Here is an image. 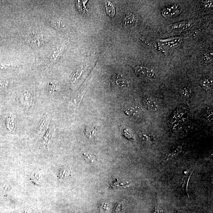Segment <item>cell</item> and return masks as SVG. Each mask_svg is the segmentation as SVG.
<instances>
[{"instance_id":"obj_1","label":"cell","mask_w":213,"mask_h":213,"mask_svg":"<svg viewBox=\"0 0 213 213\" xmlns=\"http://www.w3.org/2000/svg\"><path fill=\"white\" fill-rule=\"evenodd\" d=\"M136 74L139 76L150 79H155L156 78V73L153 69L143 66H137L134 68Z\"/></svg>"},{"instance_id":"obj_2","label":"cell","mask_w":213,"mask_h":213,"mask_svg":"<svg viewBox=\"0 0 213 213\" xmlns=\"http://www.w3.org/2000/svg\"><path fill=\"white\" fill-rule=\"evenodd\" d=\"M182 6L180 4H174L163 10L162 15L164 17L169 18L177 15L182 12Z\"/></svg>"},{"instance_id":"obj_3","label":"cell","mask_w":213,"mask_h":213,"mask_svg":"<svg viewBox=\"0 0 213 213\" xmlns=\"http://www.w3.org/2000/svg\"><path fill=\"white\" fill-rule=\"evenodd\" d=\"M138 21V17L135 14L131 12H127L124 14L123 25L125 28L134 27L137 24Z\"/></svg>"},{"instance_id":"obj_4","label":"cell","mask_w":213,"mask_h":213,"mask_svg":"<svg viewBox=\"0 0 213 213\" xmlns=\"http://www.w3.org/2000/svg\"><path fill=\"white\" fill-rule=\"evenodd\" d=\"M193 24L192 20H187L174 23L171 26L172 29L177 31L187 30L191 27Z\"/></svg>"},{"instance_id":"obj_5","label":"cell","mask_w":213,"mask_h":213,"mask_svg":"<svg viewBox=\"0 0 213 213\" xmlns=\"http://www.w3.org/2000/svg\"><path fill=\"white\" fill-rule=\"evenodd\" d=\"M50 122L49 117L47 114L44 115L37 127V132L38 134H40L45 132L48 128Z\"/></svg>"},{"instance_id":"obj_6","label":"cell","mask_w":213,"mask_h":213,"mask_svg":"<svg viewBox=\"0 0 213 213\" xmlns=\"http://www.w3.org/2000/svg\"><path fill=\"white\" fill-rule=\"evenodd\" d=\"M182 41V38L180 37H176L161 40V42L165 46L171 48L177 46Z\"/></svg>"},{"instance_id":"obj_7","label":"cell","mask_w":213,"mask_h":213,"mask_svg":"<svg viewBox=\"0 0 213 213\" xmlns=\"http://www.w3.org/2000/svg\"><path fill=\"white\" fill-rule=\"evenodd\" d=\"M112 85L116 87H127L129 85V83L124 79L121 75H115L112 78Z\"/></svg>"},{"instance_id":"obj_8","label":"cell","mask_w":213,"mask_h":213,"mask_svg":"<svg viewBox=\"0 0 213 213\" xmlns=\"http://www.w3.org/2000/svg\"><path fill=\"white\" fill-rule=\"evenodd\" d=\"M29 43L30 45L33 47H39L43 44V37L40 35L34 36L30 38Z\"/></svg>"},{"instance_id":"obj_9","label":"cell","mask_w":213,"mask_h":213,"mask_svg":"<svg viewBox=\"0 0 213 213\" xmlns=\"http://www.w3.org/2000/svg\"><path fill=\"white\" fill-rule=\"evenodd\" d=\"M99 132V128L97 127H87L84 130L85 135L90 140L97 137Z\"/></svg>"},{"instance_id":"obj_10","label":"cell","mask_w":213,"mask_h":213,"mask_svg":"<svg viewBox=\"0 0 213 213\" xmlns=\"http://www.w3.org/2000/svg\"><path fill=\"white\" fill-rule=\"evenodd\" d=\"M193 173V172H191L190 173H188L185 175L183 176L182 179V187L183 192L185 193L187 195L188 198L189 199V196L187 192L188 185L189 182L192 174Z\"/></svg>"},{"instance_id":"obj_11","label":"cell","mask_w":213,"mask_h":213,"mask_svg":"<svg viewBox=\"0 0 213 213\" xmlns=\"http://www.w3.org/2000/svg\"><path fill=\"white\" fill-rule=\"evenodd\" d=\"M21 102L26 107H29L32 103V98L30 93L27 91L24 92L21 97Z\"/></svg>"},{"instance_id":"obj_12","label":"cell","mask_w":213,"mask_h":213,"mask_svg":"<svg viewBox=\"0 0 213 213\" xmlns=\"http://www.w3.org/2000/svg\"><path fill=\"white\" fill-rule=\"evenodd\" d=\"M126 114L134 117H139L140 115V109L134 106H130L127 107L125 111Z\"/></svg>"},{"instance_id":"obj_13","label":"cell","mask_w":213,"mask_h":213,"mask_svg":"<svg viewBox=\"0 0 213 213\" xmlns=\"http://www.w3.org/2000/svg\"><path fill=\"white\" fill-rule=\"evenodd\" d=\"M143 102L144 106L147 108L148 109L151 111H156L158 110V107L155 101L151 99L146 97L144 99Z\"/></svg>"},{"instance_id":"obj_14","label":"cell","mask_w":213,"mask_h":213,"mask_svg":"<svg viewBox=\"0 0 213 213\" xmlns=\"http://www.w3.org/2000/svg\"><path fill=\"white\" fill-rule=\"evenodd\" d=\"M54 128L53 126L50 127V129L47 131L45 135L44 136L43 140V143L45 146H48L50 142L51 141L52 138L54 134Z\"/></svg>"},{"instance_id":"obj_15","label":"cell","mask_w":213,"mask_h":213,"mask_svg":"<svg viewBox=\"0 0 213 213\" xmlns=\"http://www.w3.org/2000/svg\"><path fill=\"white\" fill-rule=\"evenodd\" d=\"M105 7L107 14L109 17H113L115 14V10L114 6L111 2L109 1H106L105 2Z\"/></svg>"},{"instance_id":"obj_16","label":"cell","mask_w":213,"mask_h":213,"mask_svg":"<svg viewBox=\"0 0 213 213\" xmlns=\"http://www.w3.org/2000/svg\"><path fill=\"white\" fill-rule=\"evenodd\" d=\"M201 84L205 90H209L212 87V81L209 78H204L201 80Z\"/></svg>"},{"instance_id":"obj_17","label":"cell","mask_w":213,"mask_h":213,"mask_svg":"<svg viewBox=\"0 0 213 213\" xmlns=\"http://www.w3.org/2000/svg\"><path fill=\"white\" fill-rule=\"evenodd\" d=\"M84 159L87 163H94L98 162V158L95 155L89 153H83Z\"/></svg>"},{"instance_id":"obj_18","label":"cell","mask_w":213,"mask_h":213,"mask_svg":"<svg viewBox=\"0 0 213 213\" xmlns=\"http://www.w3.org/2000/svg\"><path fill=\"white\" fill-rule=\"evenodd\" d=\"M182 149V146H178V147L176 148L175 149H174L173 151L170 152V153L168 154V155H167L165 157V159L168 160L171 159V158L177 156L179 154L181 153Z\"/></svg>"},{"instance_id":"obj_19","label":"cell","mask_w":213,"mask_h":213,"mask_svg":"<svg viewBox=\"0 0 213 213\" xmlns=\"http://www.w3.org/2000/svg\"><path fill=\"white\" fill-rule=\"evenodd\" d=\"M69 176H71V170L68 168H61L60 170L59 177L60 179L65 178Z\"/></svg>"},{"instance_id":"obj_20","label":"cell","mask_w":213,"mask_h":213,"mask_svg":"<svg viewBox=\"0 0 213 213\" xmlns=\"http://www.w3.org/2000/svg\"><path fill=\"white\" fill-rule=\"evenodd\" d=\"M32 181L34 183H35L37 185H39L41 181L42 177L40 174L37 172L33 173L31 176Z\"/></svg>"},{"instance_id":"obj_21","label":"cell","mask_w":213,"mask_h":213,"mask_svg":"<svg viewBox=\"0 0 213 213\" xmlns=\"http://www.w3.org/2000/svg\"><path fill=\"white\" fill-rule=\"evenodd\" d=\"M83 70L82 69H79L75 72L72 75L70 78L71 82L73 83L75 82L77 80L79 79L80 76H81V74L82 73Z\"/></svg>"},{"instance_id":"obj_22","label":"cell","mask_w":213,"mask_h":213,"mask_svg":"<svg viewBox=\"0 0 213 213\" xmlns=\"http://www.w3.org/2000/svg\"><path fill=\"white\" fill-rule=\"evenodd\" d=\"M212 53L210 52L206 53L202 57V60L205 63H211L213 60Z\"/></svg>"},{"instance_id":"obj_23","label":"cell","mask_w":213,"mask_h":213,"mask_svg":"<svg viewBox=\"0 0 213 213\" xmlns=\"http://www.w3.org/2000/svg\"><path fill=\"white\" fill-rule=\"evenodd\" d=\"M181 94L183 97H190L191 94V91L190 89L187 88V87H183L181 89Z\"/></svg>"},{"instance_id":"obj_24","label":"cell","mask_w":213,"mask_h":213,"mask_svg":"<svg viewBox=\"0 0 213 213\" xmlns=\"http://www.w3.org/2000/svg\"><path fill=\"white\" fill-rule=\"evenodd\" d=\"M57 84L56 82L50 83V85H49V91L50 93L54 92L57 91Z\"/></svg>"},{"instance_id":"obj_25","label":"cell","mask_w":213,"mask_h":213,"mask_svg":"<svg viewBox=\"0 0 213 213\" xmlns=\"http://www.w3.org/2000/svg\"><path fill=\"white\" fill-rule=\"evenodd\" d=\"M109 208L108 204L105 202L100 207V211L102 213H108Z\"/></svg>"},{"instance_id":"obj_26","label":"cell","mask_w":213,"mask_h":213,"mask_svg":"<svg viewBox=\"0 0 213 213\" xmlns=\"http://www.w3.org/2000/svg\"><path fill=\"white\" fill-rule=\"evenodd\" d=\"M59 54V51L58 50H57V51L54 52L51 56V57H50V63H52L53 62L55 61L56 59H57L58 57Z\"/></svg>"},{"instance_id":"obj_27","label":"cell","mask_w":213,"mask_h":213,"mask_svg":"<svg viewBox=\"0 0 213 213\" xmlns=\"http://www.w3.org/2000/svg\"><path fill=\"white\" fill-rule=\"evenodd\" d=\"M124 135L127 138H128L130 140H134V137L130 131H129L128 130L125 129L124 130Z\"/></svg>"},{"instance_id":"obj_28","label":"cell","mask_w":213,"mask_h":213,"mask_svg":"<svg viewBox=\"0 0 213 213\" xmlns=\"http://www.w3.org/2000/svg\"><path fill=\"white\" fill-rule=\"evenodd\" d=\"M143 138L144 140L150 142V143H153L154 141L155 140L153 136L150 135H143Z\"/></svg>"},{"instance_id":"obj_29","label":"cell","mask_w":213,"mask_h":213,"mask_svg":"<svg viewBox=\"0 0 213 213\" xmlns=\"http://www.w3.org/2000/svg\"><path fill=\"white\" fill-rule=\"evenodd\" d=\"M203 5L205 8H212V1H205L204 2Z\"/></svg>"},{"instance_id":"obj_30","label":"cell","mask_w":213,"mask_h":213,"mask_svg":"<svg viewBox=\"0 0 213 213\" xmlns=\"http://www.w3.org/2000/svg\"><path fill=\"white\" fill-rule=\"evenodd\" d=\"M123 205L122 203L120 202L117 205L115 208V211L116 213L121 212L122 210Z\"/></svg>"},{"instance_id":"obj_31","label":"cell","mask_w":213,"mask_h":213,"mask_svg":"<svg viewBox=\"0 0 213 213\" xmlns=\"http://www.w3.org/2000/svg\"><path fill=\"white\" fill-rule=\"evenodd\" d=\"M163 211L161 207L156 206L154 208L152 213H163Z\"/></svg>"},{"instance_id":"obj_32","label":"cell","mask_w":213,"mask_h":213,"mask_svg":"<svg viewBox=\"0 0 213 213\" xmlns=\"http://www.w3.org/2000/svg\"><path fill=\"white\" fill-rule=\"evenodd\" d=\"M177 213H187L184 211H182V210H180L178 211Z\"/></svg>"}]
</instances>
